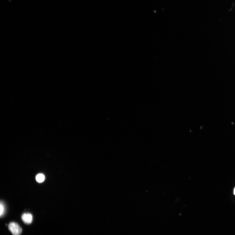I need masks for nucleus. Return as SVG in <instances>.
<instances>
[{
  "label": "nucleus",
  "instance_id": "obj_5",
  "mask_svg": "<svg viewBox=\"0 0 235 235\" xmlns=\"http://www.w3.org/2000/svg\"><path fill=\"white\" fill-rule=\"evenodd\" d=\"M234 194L235 195V188H234Z\"/></svg>",
  "mask_w": 235,
  "mask_h": 235
},
{
  "label": "nucleus",
  "instance_id": "obj_4",
  "mask_svg": "<svg viewBox=\"0 0 235 235\" xmlns=\"http://www.w3.org/2000/svg\"><path fill=\"white\" fill-rule=\"evenodd\" d=\"M0 207H1V213H0V215L2 217V216L3 215L4 213L5 212V207L4 206L3 203L2 202L1 203V205H0Z\"/></svg>",
  "mask_w": 235,
  "mask_h": 235
},
{
  "label": "nucleus",
  "instance_id": "obj_1",
  "mask_svg": "<svg viewBox=\"0 0 235 235\" xmlns=\"http://www.w3.org/2000/svg\"><path fill=\"white\" fill-rule=\"evenodd\" d=\"M8 228L13 235H20L22 230L19 225L15 222H12L8 225Z\"/></svg>",
  "mask_w": 235,
  "mask_h": 235
},
{
  "label": "nucleus",
  "instance_id": "obj_3",
  "mask_svg": "<svg viewBox=\"0 0 235 235\" xmlns=\"http://www.w3.org/2000/svg\"><path fill=\"white\" fill-rule=\"evenodd\" d=\"M36 181L38 183H42L45 180V176L42 174H40L37 175L36 177Z\"/></svg>",
  "mask_w": 235,
  "mask_h": 235
},
{
  "label": "nucleus",
  "instance_id": "obj_2",
  "mask_svg": "<svg viewBox=\"0 0 235 235\" xmlns=\"http://www.w3.org/2000/svg\"><path fill=\"white\" fill-rule=\"evenodd\" d=\"M22 219L26 224H31L33 220V217L31 214L28 213H24L22 216Z\"/></svg>",
  "mask_w": 235,
  "mask_h": 235
}]
</instances>
